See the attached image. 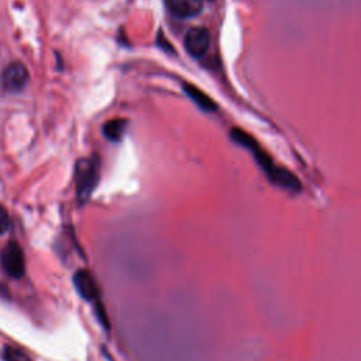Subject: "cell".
<instances>
[{
  "mask_svg": "<svg viewBox=\"0 0 361 361\" xmlns=\"http://www.w3.org/2000/svg\"><path fill=\"white\" fill-rule=\"evenodd\" d=\"M77 179V196L80 203H86L98 184L99 179V163L96 158H84L77 163L75 168Z\"/></svg>",
  "mask_w": 361,
  "mask_h": 361,
  "instance_id": "obj_1",
  "label": "cell"
},
{
  "mask_svg": "<svg viewBox=\"0 0 361 361\" xmlns=\"http://www.w3.org/2000/svg\"><path fill=\"white\" fill-rule=\"evenodd\" d=\"M3 270L12 278H21L26 272V260L21 247L16 241H10L2 251Z\"/></svg>",
  "mask_w": 361,
  "mask_h": 361,
  "instance_id": "obj_2",
  "label": "cell"
},
{
  "mask_svg": "<svg viewBox=\"0 0 361 361\" xmlns=\"http://www.w3.org/2000/svg\"><path fill=\"white\" fill-rule=\"evenodd\" d=\"M210 47V33L206 27H192L185 37V48L194 58H202Z\"/></svg>",
  "mask_w": 361,
  "mask_h": 361,
  "instance_id": "obj_3",
  "label": "cell"
},
{
  "mask_svg": "<svg viewBox=\"0 0 361 361\" xmlns=\"http://www.w3.org/2000/svg\"><path fill=\"white\" fill-rule=\"evenodd\" d=\"M28 80V71L21 62L9 64L2 74V84L9 92H20L27 85Z\"/></svg>",
  "mask_w": 361,
  "mask_h": 361,
  "instance_id": "obj_4",
  "label": "cell"
},
{
  "mask_svg": "<svg viewBox=\"0 0 361 361\" xmlns=\"http://www.w3.org/2000/svg\"><path fill=\"white\" fill-rule=\"evenodd\" d=\"M267 176L270 178V180L272 184H275L277 187L290 191V192H299L302 189V184L301 180L298 179V176L284 167H279L277 164H274L267 172Z\"/></svg>",
  "mask_w": 361,
  "mask_h": 361,
  "instance_id": "obj_5",
  "label": "cell"
},
{
  "mask_svg": "<svg viewBox=\"0 0 361 361\" xmlns=\"http://www.w3.org/2000/svg\"><path fill=\"white\" fill-rule=\"evenodd\" d=\"M168 12L178 19L198 16L203 9L202 0H164Z\"/></svg>",
  "mask_w": 361,
  "mask_h": 361,
  "instance_id": "obj_6",
  "label": "cell"
},
{
  "mask_svg": "<svg viewBox=\"0 0 361 361\" xmlns=\"http://www.w3.org/2000/svg\"><path fill=\"white\" fill-rule=\"evenodd\" d=\"M74 284L78 294L86 299V301H95L99 297V291H98V285L93 279V277L91 275V272H88L86 270H80L75 272L74 275Z\"/></svg>",
  "mask_w": 361,
  "mask_h": 361,
  "instance_id": "obj_7",
  "label": "cell"
},
{
  "mask_svg": "<svg viewBox=\"0 0 361 361\" xmlns=\"http://www.w3.org/2000/svg\"><path fill=\"white\" fill-rule=\"evenodd\" d=\"M183 89L184 92L195 102V104H198L202 111L205 112H216L219 109V106L216 104V102L206 95L202 89H199L198 86L189 84V82H184L183 84Z\"/></svg>",
  "mask_w": 361,
  "mask_h": 361,
  "instance_id": "obj_8",
  "label": "cell"
},
{
  "mask_svg": "<svg viewBox=\"0 0 361 361\" xmlns=\"http://www.w3.org/2000/svg\"><path fill=\"white\" fill-rule=\"evenodd\" d=\"M126 127H127V120L113 119L103 126V134L106 138H109L112 141H120L122 137L124 136Z\"/></svg>",
  "mask_w": 361,
  "mask_h": 361,
  "instance_id": "obj_9",
  "label": "cell"
},
{
  "mask_svg": "<svg viewBox=\"0 0 361 361\" xmlns=\"http://www.w3.org/2000/svg\"><path fill=\"white\" fill-rule=\"evenodd\" d=\"M230 137H232L237 144H240L241 147H244V149L248 150V151H252L257 146H260L259 141H257L254 137H252L250 133H247L246 130L239 129V127L232 129Z\"/></svg>",
  "mask_w": 361,
  "mask_h": 361,
  "instance_id": "obj_10",
  "label": "cell"
},
{
  "mask_svg": "<svg viewBox=\"0 0 361 361\" xmlns=\"http://www.w3.org/2000/svg\"><path fill=\"white\" fill-rule=\"evenodd\" d=\"M3 357L6 361H31L30 357L20 349L13 346H6L3 350Z\"/></svg>",
  "mask_w": 361,
  "mask_h": 361,
  "instance_id": "obj_11",
  "label": "cell"
},
{
  "mask_svg": "<svg viewBox=\"0 0 361 361\" xmlns=\"http://www.w3.org/2000/svg\"><path fill=\"white\" fill-rule=\"evenodd\" d=\"M9 225H10V222H9L8 210L2 205H0V236L5 234L8 232Z\"/></svg>",
  "mask_w": 361,
  "mask_h": 361,
  "instance_id": "obj_12",
  "label": "cell"
},
{
  "mask_svg": "<svg viewBox=\"0 0 361 361\" xmlns=\"http://www.w3.org/2000/svg\"><path fill=\"white\" fill-rule=\"evenodd\" d=\"M158 46H160L161 48H164L165 51L174 53V48L171 47V44H169V43H167V40H165V37H164V35H163V33H160V35H158Z\"/></svg>",
  "mask_w": 361,
  "mask_h": 361,
  "instance_id": "obj_13",
  "label": "cell"
}]
</instances>
